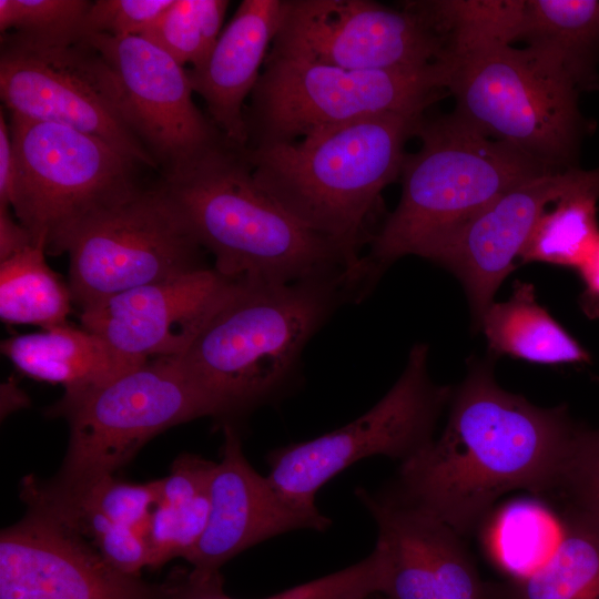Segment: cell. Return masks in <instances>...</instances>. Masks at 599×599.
<instances>
[{"instance_id": "obj_1", "label": "cell", "mask_w": 599, "mask_h": 599, "mask_svg": "<svg viewBox=\"0 0 599 599\" xmlns=\"http://www.w3.org/2000/svg\"><path fill=\"white\" fill-rule=\"evenodd\" d=\"M579 428L566 406H536L477 364L453 395L441 436L400 463L394 494L469 535L511 490L555 494Z\"/></svg>"}, {"instance_id": "obj_2", "label": "cell", "mask_w": 599, "mask_h": 599, "mask_svg": "<svg viewBox=\"0 0 599 599\" xmlns=\"http://www.w3.org/2000/svg\"><path fill=\"white\" fill-rule=\"evenodd\" d=\"M160 185L214 270L238 283L284 284L348 273L344 253L282 209L256 183L246 148L222 135Z\"/></svg>"}, {"instance_id": "obj_3", "label": "cell", "mask_w": 599, "mask_h": 599, "mask_svg": "<svg viewBox=\"0 0 599 599\" xmlns=\"http://www.w3.org/2000/svg\"><path fill=\"white\" fill-rule=\"evenodd\" d=\"M424 115H373L292 143L246 148V155L260 187L361 273L380 194L400 176L405 145Z\"/></svg>"}, {"instance_id": "obj_4", "label": "cell", "mask_w": 599, "mask_h": 599, "mask_svg": "<svg viewBox=\"0 0 599 599\" xmlns=\"http://www.w3.org/2000/svg\"><path fill=\"white\" fill-rule=\"evenodd\" d=\"M358 300L348 273L284 284L236 282L179 359L227 418L277 395L335 308Z\"/></svg>"}, {"instance_id": "obj_5", "label": "cell", "mask_w": 599, "mask_h": 599, "mask_svg": "<svg viewBox=\"0 0 599 599\" xmlns=\"http://www.w3.org/2000/svg\"><path fill=\"white\" fill-rule=\"evenodd\" d=\"M419 150L406 154L402 195L363 255L370 290L398 258L424 256L509 189L554 170L481 134L455 112L423 116Z\"/></svg>"}, {"instance_id": "obj_6", "label": "cell", "mask_w": 599, "mask_h": 599, "mask_svg": "<svg viewBox=\"0 0 599 599\" xmlns=\"http://www.w3.org/2000/svg\"><path fill=\"white\" fill-rule=\"evenodd\" d=\"M448 92V69L357 71L267 54L245 108L247 149L298 141L359 119L424 114Z\"/></svg>"}, {"instance_id": "obj_7", "label": "cell", "mask_w": 599, "mask_h": 599, "mask_svg": "<svg viewBox=\"0 0 599 599\" xmlns=\"http://www.w3.org/2000/svg\"><path fill=\"white\" fill-rule=\"evenodd\" d=\"M455 113L554 170L572 166L583 132L579 91L531 48L486 47L447 59Z\"/></svg>"}, {"instance_id": "obj_8", "label": "cell", "mask_w": 599, "mask_h": 599, "mask_svg": "<svg viewBox=\"0 0 599 599\" xmlns=\"http://www.w3.org/2000/svg\"><path fill=\"white\" fill-rule=\"evenodd\" d=\"M9 125L17 166L11 206L48 254L64 253L82 223L142 187L144 165L97 136L16 115Z\"/></svg>"}, {"instance_id": "obj_9", "label": "cell", "mask_w": 599, "mask_h": 599, "mask_svg": "<svg viewBox=\"0 0 599 599\" xmlns=\"http://www.w3.org/2000/svg\"><path fill=\"white\" fill-rule=\"evenodd\" d=\"M51 414L70 428L62 466L50 483L74 488L111 476L161 432L199 417H220L210 396L177 357L151 358Z\"/></svg>"}, {"instance_id": "obj_10", "label": "cell", "mask_w": 599, "mask_h": 599, "mask_svg": "<svg viewBox=\"0 0 599 599\" xmlns=\"http://www.w3.org/2000/svg\"><path fill=\"white\" fill-rule=\"evenodd\" d=\"M0 95L10 115L91 134L156 170L131 128L112 70L83 38L1 33Z\"/></svg>"}, {"instance_id": "obj_11", "label": "cell", "mask_w": 599, "mask_h": 599, "mask_svg": "<svg viewBox=\"0 0 599 599\" xmlns=\"http://www.w3.org/2000/svg\"><path fill=\"white\" fill-rule=\"evenodd\" d=\"M427 346L417 344L386 395L352 423L314 439L272 450L266 476L291 504L318 511L316 493L354 463L384 455L400 463L427 447L438 416L453 396L427 373Z\"/></svg>"}, {"instance_id": "obj_12", "label": "cell", "mask_w": 599, "mask_h": 599, "mask_svg": "<svg viewBox=\"0 0 599 599\" xmlns=\"http://www.w3.org/2000/svg\"><path fill=\"white\" fill-rule=\"evenodd\" d=\"M160 183L94 214L69 238V288L84 309L115 294L205 268Z\"/></svg>"}, {"instance_id": "obj_13", "label": "cell", "mask_w": 599, "mask_h": 599, "mask_svg": "<svg viewBox=\"0 0 599 599\" xmlns=\"http://www.w3.org/2000/svg\"><path fill=\"white\" fill-rule=\"evenodd\" d=\"M268 54L357 71L422 69L443 61L445 40L412 1L284 0Z\"/></svg>"}, {"instance_id": "obj_14", "label": "cell", "mask_w": 599, "mask_h": 599, "mask_svg": "<svg viewBox=\"0 0 599 599\" xmlns=\"http://www.w3.org/2000/svg\"><path fill=\"white\" fill-rule=\"evenodd\" d=\"M109 64L129 122L163 176L223 134L195 105L187 69L143 35L83 37Z\"/></svg>"}, {"instance_id": "obj_15", "label": "cell", "mask_w": 599, "mask_h": 599, "mask_svg": "<svg viewBox=\"0 0 599 599\" xmlns=\"http://www.w3.org/2000/svg\"><path fill=\"white\" fill-rule=\"evenodd\" d=\"M0 599H167L112 567L83 537L28 509L0 536Z\"/></svg>"}, {"instance_id": "obj_16", "label": "cell", "mask_w": 599, "mask_h": 599, "mask_svg": "<svg viewBox=\"0 0 599 599\" xmlns=\"http://www.w3.org/2000/svg\"><path fill=\"white\" fill-rule=\"evenodd\" d=\"M222 458L210 485V511L204 532L184 558L197 581L222 580L220 568L234 556L277 535L312 529L325 531L332 521L321 511H307L286 500L261 476L243 454L233 425H223Z\"/></svg>"}, {"instance_id": "obj_17", "label": "cell", "mask_w": 599, "mask_h": 599, "mask_svg": "<svg viewBox=\"0 0 599 599\" xmlns=\"http://www.w3.org/2000/svg\"><path fill=\"white\" fill-rule=\"evenodd\" d=\"M235 284L214 268L196 270L98 302L82 309L81 323L129 356L181 357Z\"/></svg>"}, {"instance_id": "obj_18", "label": "cell", "mask_w": 599, "mask_h": 599, "mask_svg": "<svg viewBox=\"0 0 599 599\" xmlns=\"http://www.w3.org/2000/svg\"><path fill=\"white\" fill-rule=\"evenodd\" d=\"M582 172L570 167L521 182L425 253L423 257L460 280L478 325L499 285L515 268L541 214L579 181Z\"/></svg>"}, {"instance_id": "obj_19", "label": "cell", "mask_w": 599, "mask_h": 599, "mask_svg": "<svg viewBox=\"0 0 599 599\" xmlns=\"http://www.w3.org/2000/svg\"><path fill=\"white\" fill-rule=\"evenodd\" d=\"M284 0H243L206 58L187 69L210 120L232 143L246 148L245 101L251 97L278 31Z\"/></svg>"}, {"instance_id": "obj_20", "label": "cell", "mask_w": 599, "mask_h": 599, "mask_svg": "<svg viewBox=\"0 0 599 599\" xmlns=\"http://www.w3.org/2000/svg\"><path fill=\"white\" fill-rule=\"evenodd\" d=\"M1 352L27 376L62 385L65 398L85 394L148 361L68 324L12 336L1 343Z\"/></svg>"}, {"instance_id": "obj_21", "label": "cell", "mask_w": 599, "mask_h": 599, "mask_svg": "<svg viewBox=\"0 0 599 599\" xmlns=\"http://www.w3.org/2000/svg\"><path fill=\"white\" fill-rule=\"evenodd\" d=\"M518 40L564 72L579 92L599 85V0H525Z\"/></svg>"}, {"instance_id": "obj_22", "label": "cell", "mask_w": 599, "mask_h": 599, "mask_svg": "<svg viewBox=\"0 0 599 599\" xmlns=\"http://www.w3.org/2000/svg\"><path fill=\"white\" fill-rule=\"evenodd\" d=\"M560 534L532 573L497 586L498 599H599V517L566 504Z\"/></svg>"}, {"instance_id": "obj_23", "label": "cell", "mask_w": 599, "mask_h": 599, "mask_svg": "<svg viewBox=\"0 0 599 599\" xmlns=\"http://www.w3.org/2000/svg\"><path fill=\"white\" fill-rule=\"evenodd\" d=\"M489 348L530 363L579 364L588 352L541 305L530 283L516 282L511 296L493 302L480 318Z\"/></svg>"}, {"instance_id": "obj_24", "label": "cell", "mask_w": 599, "mask_h": 599, "mask_svg": "<svg viewBox=\"0 0 599 599\" xmlns=\"http://www.w3.org/2000/svg\"><path fill=\"white\" fill-rule=\"evenodd\" d=\"M479 530L494 565L508 580H516L532 573L551 555L560 517L541 497H524L494 508Z\"/></svg>"}, {"instance_id": "obj_25", "label": "cell", "mask_w": 599, "mask_h": 599, "mask_svg": "<svg viewBox=\"0 0 599 599\" xmlns=\"http://www.w3.org/2000/svg\"><path fill=\"white\" fill-rule=\"evenodd\" d=\"M598 200L599 169L583 171L555 206L541 214L519 261L577 270L599 241Z\"/></svg>"}, {"instance_id": "obj_26", "label": "cell", "mask_w": 599, "mask_h": 599, "mask_svg": "<svg viewBox=\"0 0 599 599\" xmlns=\"http://www.w3.org/2000/svg\"><path fill=\"white\" fill-rule=\"evenodd\" d=\"M45 247L31 244L0 261V317L10 324L42 329L65 325L72 295L49 267Z\"/></svg>"}, {"instance_id": "obj_27", "label": "cell", "mask_w": 599, "mask_h": 599, "mask_svg": "<svg viewBox=\"0 0 599 599\" xmlns=\"http://www.w3.org/2000/svg\"><path fill=\"white\" fill-rule=\"evenodd\" d=\"M412 3L445 40L444 61L518 40L525 0H420Z\"/></svg>"}, {"instance_id": "obj_28", "label": "cell", "mask_w": 599, "mask_h": 599, "mask_svg": "<svg viewBox=\"0 0 599 599\" xmlns=\"http://www.w3.org/2000/svg\"><path fill=\"white\" fill-rule=\"evenodd\" d=\"M388 580L387 555L376 542L361 561L264 599H367L373 593H386ZM166 593L167 599H232L223 592L222 582L197 583L186 575L174 586H166Z\"/></svg>"}, {"instance_id": "obj_29", "label": "cell", "mask_w": 599, "mask_h": 599, "mask_svg": "<svg viewBox=\"0 0 599 599\" xmlns=\"http://www.w3.org/2000/svg\"><path fill=\"white\" fill-rule=\"evenodd\" d=\"M229 4L226 0H172L143 37L183 67H195L217 41Z\"/></svg>"}, {"instance_id": "obj_30", "label": "cell", "mask_w": 599, "mask_h": 599, "mask_svg": "<svg viewBox=\"0 0 599 599\" xmlns=\"http://www.w3.org/2000/svg\"><path fill=\"white\" fill-rule=\"evenodd\" d=\"M91 1L0 0V31L48 41H75Z\"/></svg>"}, {"instance_id": "obj_31", "label": "cell", "mask_w": 599, "mask_h": 599, "mask_svg": "<svg viewBox=\"0 0 599 599\" xmlns=\"http://www.w3.org/2000/svg\"><path fill=\"white\" fill-rule=\"evenodd\" d=\"M209 511V493L179 506L158 502L145 531L149 567L158 568L172 558H185L204 532Z\"/></svg>"}, {"instance_id": "obj_32", "label": "cell", "mask_w": 599, "mask_h": 599, "mask_svg": "<svg viewBox=\"0 0 599 599\" xmlns=\"http://www.w3.org/2000/svg\"><path fill=\"white\" fill-rule=\"evenodd\" d=\"M599 517V428H579L555 494Z\"/></svg>"}, {"instance_id": "obj_33", "label": "cell", "mask_w": 599, "mask_h": 599, "mask_svg": "<svg viewBox=\"0 0 599 599\" xmlns=\"http://www.w3.org/2000/svg\"><path fill=\"white\" fill-rule=\"evenodd\" d=\"M172 0L91 1L81 38L102 34L113 38L143 35Z\"/></svg>"}, {"instance_id": "obj_34", "label": "cell", "mask_w": 599, "mask_h": 599, "mask_svg": "<svg viewBox=\"0 0 599 599\" xmlns=\"http://www.w3.org/2000/svg\"><path fill=\"white\" fill-rule=\"evenodd\" d=\"M92 546L115 569L139 576L150 566V551L145 534L126 525L114 524L101 534Z\"/></svg>"}, {"instance_id": "obj_35", "label": "cell", "mask_w": 599, "mask_h": 599, "mask_svg": "<svg viewBox=\"0 0 599 599\" xmlns=\"http://www.w3.org/2000/svg\"><path fill=\"white\" fill-rule=\"evenodd\" d=\"M16 155L11 139L10 125L4 112H0V209H9L12 204L16 183Z\"/></svg>"}, {"instance_id": "obj_36", "label": "cell", "mask_w": 599, "mask_h": 599, "mask_svg": "<svg viewBox=\"0 0 599 599\" xmlns=\"http://www.w3.org/2000/svg\"><path fill=\"white\" fill-rule=\"evenodd\" d=\"M577 271L583 284L579 300L581 308L588 317L597 318L599 317V241Z\"/></svg>"}, {"instance_id": "obj_37", "label": "cell", "mask_w": 599, "mask_h": 599, "mask_svg": "<svg viewBox=\"0 0 599 599\" xmlns=\"http://www.w3.org/2000/svg\"><path fill=\"white\" fill-rule=\"evenodd\" d=\"M34 244L28 230L14 221L9 209H0V261L7 260Z\"/></svg>"}, {"instance_id": "obj_38", "label": "cell", "mask_w": 599, "mask_h": 599, "mask_svg": "<svg viewBox=\"0 0 599 599\" xmlns=\"http://www.w3.org/2000/svg\"><path fill=\"white\" fill-rule=\"evenodd\" d=\"M376 599H390V598H388V597H385V598H376Z\"/></svg>"}, {"instance_id": "obj_39", "label": "cell", "mask_w": 599, "mask_h": 599, "mask_svg": "<svg viewBox=\"0 0 599 599\" xmlns=\"http://www.w3.org/2000/svg\"><path fill=\"white\" fill-rule=\"evenodd\" d=\"M368 599V598H367Z\"/></svg>"}]
</instances>
